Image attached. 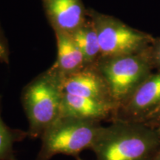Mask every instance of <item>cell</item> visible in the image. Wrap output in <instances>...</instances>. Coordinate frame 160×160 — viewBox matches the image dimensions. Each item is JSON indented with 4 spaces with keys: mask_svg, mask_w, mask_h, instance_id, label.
<instances>
[{
    "mask_svg": "<svg viewBox=\"0 0 160 160\" xmlns=\"http://www.w3.org/2000/svg\"><path fill=\"white\" fill-rule=\"evenodd\" d=\"M63 93L111 104L110 91L97 65H86L82 69L62 79ZM116 108V107H115Z\"/></svg>",
    "mask_w": 160,
    "mask_h": 160,
    "instance_id": "cell-7",
    "label": "cell"
},
{
    "mask_svg": "<svg viewBox=\"0 0 160 160\" xmlns=\"http://www.w3.org/2000/svg\"><path fill=\"white\" fill-rule=\"evenodd\" d=\"M148 53L153 71L160 70V37H154L148 48Z\"/></svg>",
    "mask_w": 160,
    "mask_h": 160,
    "instance_id": "cell-13",
    "label": "cell"
},
{
    "mask_svg": "<svg viewBox=\"0 0 160 160\" xmlns=\"http://www.w3.org/2000/svg\"><path fill=\"white\" fill-rule=\"evenodd\" d=\"M87 15L97 31L100 45V58L135 54L147 50L154 37L130 27L114 17L89 10Z\"/></svg>",
    "mask_w": 160,
    "mask_h": 160,
    "instance_id": "cell-5",
    "label": "cell"
},
{
    "mask_svg": "<svg viewBox=\"0 0 160 160\" xmlns=\"http://www.w3.org/2000/svg\"><path fill=\"white\" fill-rule=\"evenodd\" d=\"M2 96L0 95V160H19L14 151L16 143L28 138L27 131L12 128L2 118Z\"/></svg>",
    "mask_w": 160,
    "mask_h": 160,
    "instance_id": "cell-12",
    "label": "cell"
},
{
    "mask_svg": "<svg viewBox=\"0 0 160 160\" xmlns=\"http://www.w3.org/2000/svg\"><path fill=\"white\" fill-rule=\"evenodd\" d=\"M159 110L160 70H157L152 72L130 99L116 111L112 121L145 123Z\"/></svg>",
    "mask_w": 160,
    "mask_h": 160,
    "instance_id": "cell-6",
    "label": "cell"
},
{
    "mask_svg": "<svg viewBox=\"0 0 160 160\" xmlns=\"http://www.w3.org/2000/svg\"><path fill=\"white\" fill-rule=\"evenodd\" d=\"M115 112V107L111 104L63 93L60 117L111 122Z\"/></svg>",
    "mask_w": 160,
    "mask_h": 160,
    "instance_id": "cell-9",
    "label": "cell"
},
{
    "mask_svg": "<svg viewBox=\"0 0 160 160\" xmlns=\"http://www.w3.org/2000/svg\"><path fill=\"white\" fill-rule=\"evenodd\" d=\"M62 78L51 68L25 86L21 102L28 122V138L41 139L60 117Z\"/></svg>",
    "mask_w": 160,
    "mask_h": 160,
    "instance_id": "cell-2",
    "label": "cell"
},
{
    "mask_svg": "<svg viewBox=\"0 0 160 160\" xmlns=\"http://www.w3.org/2000/svg\"><path fill=\"white\" fill-rule=\"evenodd\" d=\"M154 160H160V149L159 150V151H158V153H157V156H156Z\"/></svg>",
    "mask_w": 160,
    "mask_h": 160,
    "instance_id": "cell-16",
    "label": "cell"
},
{
    "mask_svg": "<svg viewBox=\"0 0 160 160\" xmlns=\"http://www.w3.org/2000/svg\"><path fill=\"white\" fill-rule=\"evenodd\" d=\"M10 48L8 42L0 22V62L5 65L10 63Z\"/></svg>",
    "mask_w": 160,
    "mask_h": 160,
    "instance_id": "cell-14",
    "label": "cell"
},
{
    "mask_svg": "<svg viewBox=\"0 0 160 160\" xmlns=\"http://www.w3.org/2000/svg\"><path fill=\"white\" fill-rule=\"evenodd\" d=\"M77 160H83V159H81V158H80V157H78V158H77Z\"/></svg>",
    "mask_w": 160,
    "mask_h": 160,
    "instance_id": "cell-17",
    "label": "cell"
},
{
    "mask_svg": "<svg viewBox=\"0 0 160 160\" xmlns=\"http://www.w3.org/2000/svg\"><path fill=\"white\" fill-rule=\"evenodd\" d=\"M96 65L107 83L116 111L153 71L148 48L135 54L101 58Z\"/></svg>",
    "mask_w": 160,
    "mask_h": 160,
    "instance_id": "cell-4",
    "label": "cell"
},
{
    "mask_svg": "<svg viewBox=\"0 0 160 160\" xmlns=\"http://www.w3.org/2000/svg\"><path fill=\"white\" fill-rule=\"evenodd\" d=\"M160 133L145 123L113 120L104 126L91 151L96 160H154Z\"/></svg>",
    "mask_w": 160,
    "mask_h": 160,
    "instance_id": "cell-1",
    "label": "cell"
},
{
    "mask_svg": "<svg viewBox=\"0 0 160 160\" xmlns=\"http://www.w3.org/2000/svg\"><path fill=\"white\" fill-rule=\"evenodd\" d=\"M102 122L60 117L42 136V145L36 160H51L57 155L76 159L85 150H91L104 126Z\"/></svg>",
    "mask_w": 160,
    "mask_h": 160,
    "instance_id": "cell-3",
    "label": "cell"
},
{
    "mask_svg": "<svg viewBox=\"0 0 160 160\" xmlns=\"http://www.w3.org/2000/svg\"><path fill=\"white\" fill-rule=\"evenodd\" d=\"M71 34L82 53L85 65H95L99 59L101 51L97 31L91 20L86 19L79 28Z\"/></svg>",
    "mask_w": 160,
    "mask_h": 160,
    "instance_id": "cell-11",
    "label": "cell"
},
{
    "mask_svg": "<svg viewBox=\"0 0 160 160\" xmlns=\"http://www.w3.org/2000/svg\"><path fill=\"white\" fill-rule=\"evenodd\" d=\"M145 124L157 130L160 133V110Z\"/></svg>",
    "mask_w": 160,
    "mask_h": 160,
    "instance_id": "cell-15",
    "label": "cell"
},
{
    "mask_svg": "<svg viewBox=\"0 0 160 160\" xmlns=\"http://www.w3.org/2000/svg\"><path fill=\"white\" fill-rule=\"evenodd\" d=\"M57 44V60L51 66L62 78L74 73L85 67L84 56L71 33L55 31Z\"/></svg>",
    "mask_w": 160,
    "mask_h": 160,
    "instance_id": "cell-10",
    "label": "cell"
},
{
    "mask_svg": "<svg viewBox=\"0 0 160 160\" xmlns=\"http://www.w3.org/2000/svg\"><path fill=\"white\" fill-rule=\"evenodd\" d=\"M44 7L55 31L72 33L86 21L82 0H43Z\"/></svg>",
    "mask_w": 160,
    "mask_h": 160,
    "instance_id": "cell-8",
    "label": "cell"
}]
</instances>
